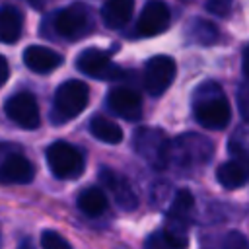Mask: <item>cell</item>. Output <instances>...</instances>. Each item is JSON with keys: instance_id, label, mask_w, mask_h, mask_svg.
Segmentation results:
<instances>
[{"instance_id": "484cf974", "label": "cell", "mask_w": 249, "mask_h": 249, "mask_svg": "<svg viewBox=\"0 0 249 249\" xmlns=\"http://www.w3.org/2000/svg\"><path fill=\"white\" fill-rule=\"evenodd\" d=\"M144 249H175V247L163 237V233H161V230H160V231L152 233V235L146 239Z\"/></svg>"}, {"instance_id": "52a82bcc", "label": "cell", "mask_w": 249, "mask_h": 249, "mask_svg": "<svg viewBox=\"0 0 249 249\" xmlns=\"http://www.w3.org/2000/svg\"><path fill=\"white\" fill-rule=\"evenodd\" d=\"M169 138L160 128L140 126L132 136V146L138 156H142L152 167L163 169L165 167V154H167Z\"/></svg>"}, {"instance_id": "5b68a950", "label": "cell", "mask_w": 249, "mask_h": 249, "mask_svg": "<svg viewBox=\"0 0 249 249\" xmlns=\"http://www.w3.org/2000/svg\"><path fill=\"white\" fill-rule=\"evenodd\" d=\"M93 27H95L93 14L82 2L70 4L54 16V29L58 31L60 37H64L68 41H76V39L86 37L88 33L93 31Z\"/></svg>"}, {"instance_id": "2e32d148", "label": "cell", "mask_w": 249, "mask_h": 249, "mask_svg": "<svg viewBox=\"0 0 249 249\" xmlns=\"http://www.w3.org/2000/svg\"><path fill=\"white\" fill-rule=\"evenodd\" d=\"M134 12V0H105L101 8L103 23L111 29H121L130 21Z\"/></svg>"}, {"instance_id": "6da1fadb", "label": "cell", "mask_w": 249, "mask_h": 249, "mask_svg": "<svg viewBox=\"0 0 249 249\" xmlns=\"http://www.w3.org/2000/svg\"><path fill=\"white\" fill-rule=\"evenodd\" d=\"M193 115L198 124L212 128V130H222L231 119V109L230 101L224 95L222 88L208 80L202 82L195 93H193Z\"/></svg>"}, {"instance_id": "8fae6325", "label": "cell", "mask_w": 249, "mask_h": 249, "mask_svg": "<svg viewBox=\"0 0 249 249\" xmlns=\"http://www.w3.org/2000/svg\"><path fill=\"white\" fill-rule=\"evenodd\" d=\"M171 21V12L161 0H150L144 10L140 12V18L136 21V31L142 37H154L167 29Z\"/></svg>"}, {"instance_id": "3957f363", "label": "cell", "mask_w": 249, "mask_h": 249, "mask_svg": "<svg viewBox=\"0 0 249 249\" xmlns=\"http://www.w3.org/2000/svg\"><path fill=\"white\" fill-rule=\"evenodd\" d=\"M195 216V198L189 191L181 189L177 191L169 212L165 216L163 224V237L175 247V249H187L189 245V226Z\"/></svg>"}, {"instance_id": "603a6c76", "label": "cell", "mask_w": 249, "mask_h": 249, "mask_svg": "<svg viewBox=\"0 0 249 249\" xmlns=\"http://www.w3.org/2000/svg\"><path fill=\"white\" fill-rule=\"evenodd\" d=\"M228 150H230V154L235 156L237 161L247 163V134H245V126H239L231 134L230 144H228Z\"/></svg>"}, {"instance_id": "9a60e30c", "label": "cell", "mask_w": 249, "mask_h": 249, "mask_svg": "<svg viewBox=\"0 0 249 249\" xmlns=\"http://www.w3.org/2000/svg\"><path fill=\"white\" fill-rule=\"evenodd\" d=\"M23 62L31 72L37 74H49L54 68H58L62 64V56L49 49V47H41V45H31L23 51Z\"/></svg>"}, {"instance_id": "4dcf8cb0", "label": "cell", "mask_w": 249, "mask_h": 249, "mask_svg": "<svg viewBox=\"0 0 249 249\" xmlns=\"http://www.w3.org/2000/svg\"><path fill=\"white\" fill-rule=\"evenodd\" d=\"M19 249H33V245H31L29 239H23V241L19 243Z\"/></svg>"}, {"instance_id": "ffe728a7", "label": "cell", "mask_w": 249, "mask_h": 249, "mask_svg": "<svg viewBox=\"0 0 249 249\" xmlns=\"http://www.w3.org/2000/svg\"><path fill=\"white\" fill-rule=\"evenodd\" d=\"M89 132L101 140V142H107V144H119L123 140V130L119 124H115L111 119L103 117V115H95L91 121H89Z\"/></svg>"}, {"instance_id": "44dd1931", "label": "cell", "mask_w": 249, "mask_h": 249, "mask_svg": "<svg viewBox=\"0 0 249 249\" xmlns=\"http://www.w3.org/2000/svg\"><path fill=\"white\" fill-rule=\"evenodd\" d=\"M187 37L191 43H198V45H214L218 39H220V33H218V27L208 21V19H193L187 27Z\"/></svg>"}, {"instance_id": "d6986e66", "label": "cell", "mask_w": 249, "mask_h": 249, "mask_svg": "<svg viewBox=\"0 0 249 249\" xmlns=\"http://www.w3.org/2000/svg\"><path fill=\"white\" fill-rule=\"evenodd\" d=\"M78 208L88 216H99L107 210V196L99 187H88L78 195Z\"/></svg>"}, {"instance_id": "d4e9b609", "label": "cell", "mask_w": 249, "mask_h": 249, "mask_svg": "<svg viewBox=\"0 0 249 249\" xmlns=\"http://www.w3.org/2000/svg\"><path fill=\"white\" fill-rule=\"evenodd\" d=\"M206 10L214 16H228L231 10V0H206Z\"/></svg>"}, {"instance_id": "4fadbf2b", "label": "cell", "mask_w": 249, "mask_h": 249, "mask_svg": "<svg viewBox=\"0 0 249 249\" xmlns=\"http://www.w3.org/2000/svg\"><path fill=\"white\" fill-rule=\"evenodd\" d=\"M99 181H101V185L113 195L115 202H117L121 208H124V210H134V208H136L138 198H136V195H134L130 183H128L123 175H119V173L113 171V169L103 167V169L99 171Z\"/></svg>"}, {"instance_id": "7402d4cb", "label": "cell", "mask_w": 249, "mask_h": 249, "mask_svg": "<svg viewBox=\"0 0 249 249\" xmlns=\"http://www.w3.org/2000/svg\"><path fill=\"white\" fill-rule=\"evenodd\" d=\"M202 249H247V239L239 231H226L222 235L206 237Z\"/></svg>"}, {"instance_id": "ba28073f", "label": "cell", "mask_w": 249, "mask_h": 249, "mask_svg": "<svg viewBox=\"0 0 249 249\" xmlns=\"http://www.w3.org/2000/svg\"><path fill=\"white\" fill-rule=\"evenodd\" d=\"M76 68L86 74V76H93L99 80H121L126 72L117 68L109 54L99 51V49H86L78 54L76 58Z\"/></svg>"}, {"instance_id": "8992f818", "label": "cell", "mask_w": 249, "mask_h": 249, "mask_svg": "<svg viewBox=\"0 0 249 249\" xmlns=\"http://www.w3.org/2000/svg\"><path fill=\"white\" fill-rule=\"evenodd\" d=\"M47 163L58 179H76L84 171L82 152L62 140H56L47 148Z\"/></svg>"}, {"instance_id": "ac0fdd59", "label": "cell", "mask_w": 249, "mask_h": 249, "mask_svg": "<svg viewBox=\"0 0 249 249\" xmlns=\"http://www.w3.org/2000/svg\"><path fill=\"white\" fill-rule=\"evenodd\" d=\"M216 179L222 187L226 189H239L241 185H245L247 181V169H245V163L237 161V160H230V161H224L218 171H216Z\"/></svg>"}, {"instance_id": "cb8c5ba5", "label": "cell", "mask_w": 249, "mask_h": 249, "mask_svg": "<svg viewBox=\"0 0 249 249\" xmlns=\"http://www.w3.org/2000/svg\"><path fill=\"white\" fill-rule=\"evenodd\" d=\"M41 247L43 249H72L70 243L54 230H45L41 233Z\"/></svg>"}, {"instance_id": "f546056e", "label": "cell", "mask_w": 249, "mask_h": 249, "mask_svg": "<svg viewBox=\"0 0 249 249\" xmlns=\"http://www.w3.org/2000/svg\"><path fill=\"white\" fill-rule=\"evenodd\" d=\"M27 2H29L35 10H41V8H43V0H27Z\"/></svg>"}, {"instance_id": "4316f807", "label": "cell", "mask_w": 249, "mask_h": 249, "mask_svg": "<svg viewBox=\"0 0 249 249\" xmlns=\"http://www.w3.org/2000/svg\"><path fill=\"white\" fill-rule=\"evenodd\" d=\"M247 86L241 84L239 86V93H237V103H239V113H241V119L247 117Z\"/></svg>"}, {"instance_id": "30bf717a", "label": "cell", "mask_w": 249, "mask_h": 249, "mask_svg": "<svg viewBox=\"0 0 249 249\" xmlns=\"http://www.w3.org/2000/svg\"><path fill=\"white\" fill-rule=\"evenodd\" d=\"M4 111L8 115L10 121H14L16 124H19L21 128H37L39 126V107L37 101L31 93L21 91V93H14L12 97L6 99L4 103Z\"/></svg>"}, {"instance_id": "f1b7e54d", "label": "cell", "mask_w": 249, "mask_h": 249, "mask_svg": "<svg viewBox=\"0 0 249 249\" xmlns=\"http://www.w3.org/2000/svg\"><path fill=\"white\" fill-rule=\"evenodd\" d=\"M243 76H247V47L243 49Z\"/></svg>"}, {"instance_id": "e0dca14e", "label": "cell", "mask_w": 249, "mask_h": 249, "mask_svg": "<svg viewBox=\"0 0 249 249\" xmlns=\"http://www.w3.org/2000/svg\"><path fill=\"white\" fill-rule=\"evenodd\" d=\"M23 18L18 8L14 6H0V41L2 43H16L21 37Z\"/></svg>"}, {"instance_id": "83f0119b", "label": "cell", "mask_w": 249, "mask_h": 249, "mask_svg": "<svg viewBox=\"0 0 249 249\" xmlns=\"http://www.w3.org/2000/svg\"><path fill=\"white\" fill-rule=\"evenodd\" d=\"M8 74H10V68H8V60L0 54V86H4L6 84V80H8Z\"/></svg>"}, {"instance_id": "277c9868", "label": "cell", "mask_w": 249, "mask_h": 249, "mask_svg": "<svg viewBox=\"0 0 249 249\" xmlns=\"http://www.w3.org/2000/svg\"><path fill=\"white\" fill-rule=\"evenodd\" d=\"M88 99H89V89L84 82H80V80L64 82L54 93L53 123L62 124L66 121H72L74 117H78L86 109Z\"/></svg>"}, {"instance_id": "7a4b0ae2", "label": "cell", "mask_w": 249, "mask_h": 249, "mask_svg": "<svg viewBox=\"0 0 249 249\" xmlns=\"http://www.w3.org/2000/svg\"><path fill=\"white\" fill-rule=\"evenodd\" d=\"M214 154L212 142L196 132L181 134L175 140H169L165 154V167H175L179 171H196L206 165Z\"/></svg>"}, {"instance_id": "9c48e42d", "label": "cell", "mask_w": 249, "mask_h": 249, "mask_svg": "<svg viewBox=\"0 0 249 249\" xmlns=\"http://www.w3.org/2000/svg\"><path fill=\"white\" fill-rule=\"evenodd\" d=\"M175 72H177V66L171 56H165V54L154 56L144 66V88L152 95H161L171 86Z\"/></svg>"}, {"instance_id": "5bb4252c", "label": "cell", "mask_w": 249, "mask_h": 249, "mask_svg": "<svg viewBox=\"0 0 249 249\" xmlns=\"http://www.w3.org/2000/svg\"><path fill=\"white\" fill-rule=\"evenodd\" d=\"M33 165L23 156H8L0 163V185H25L33 179Z\"/></svg>"}, {"instance_id": "7c38bea8", "label": "cell", "mask_w": 249, "mask_h": 249, "mask_svg": "<svg viewBox=\"0 0 249 249\" xmlns=\"http://www.w3.org/2000/svg\"><path fill=\"white\" fill-rule=\"evenodd\" d=\"M107 105L111 111L126 121H140L142 117V97L132 88H113L107 95Z\"/></svg>"}]
</instances>
